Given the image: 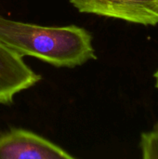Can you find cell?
<instances>
[{"instance_id": "obj_1", "label": "cell", "mask_w": 158, "mask_h": 159, "mask_svg": "<svg viewBox=\"0 0 158 159\" xmlns=\"http://www.w3.org/2000/svg\"><path fill=\"white\" fill-rule=\"evenodd\" d=\"M0 43L20 57L74 68L96 60L92 35L77 25L42 26L0 16Z\"/></svg>"}, {"instance_id": "obj_2", "label": "cell", "mask_w": 158, "mask_h": 159, "mask_svg": "<svg viewBox=\"0 0 158 159\" xmlns=\"http://www.w3.org/2000/svg\"><path fill=\"white\" fill-rule=\"evenodd\" d=\"M80 12L129 22L158 24V0H69Z\"/></svg>"}, {"instance_id": "obj_3", "label": "cell", "mask_w": 158, "mask_h": 159, "mask_svg": "<svg viewBox=\"0 0 158 159\" xmlns=\"http://www.w3.org/2000/svg\"><path fill=\"white\" fill-rule=\"evenodd\" d=\"M61 147L32 131L12 129L0 135V159H74Z\"/></svg>"}, {"instance_id": "obj_4", "label": "cell", "mask_w": 158, "mask_h": 159, "mask_svg": "<svg viewBox=\"0 0 158 159\" xmlns=\"http://www.w3.org/2000/svg\"><path fill=\"white\" fill-rule=\"evenodd\" d=\"M40 80L41 75L34 72L22 57L0 43V104H11L18 93Z\"/></svg>"}, {"instance_id": "obj_5", "label": "cell", "mask_w": 158, "mask_h": 159, "mask_svg": "<svg viewBox=\"0 0 158 159\" xmlns=\"http://www.w3.org/2000/svg\"><path fill=\"white\" fill-rule=\"evenodd\" d=\"M139 146L143 159H158V123L152 130L142 133Z\"/></svg>"}, {"instance_id": "obj_6", "label": "cell", "mask_w": 158, "mask_h": 159, "mask_svg": "<svg viewBox=\"0 0 158 159\" xmlns=\"http://www.w3.org/2000/svg\"><path fill=\"white\" fill-rule=\"evenodd\" d=\"M154 77H155V80H156V87L158 89V69L156 70V72L154 74Z\"/></svg>"}]
</instances>
